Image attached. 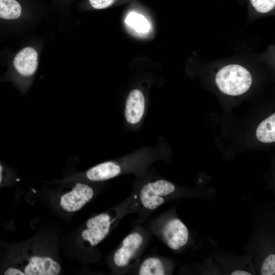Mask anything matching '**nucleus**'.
Returning a JSON list of instances; mask_svg holds the SVG:
<instances>
[{
    "label": "nucleus",
    "mask_w": 275,
    "mask_h": 275,
    "mask_svg": "<svg viewBox=\"0 0 275 275\" xmlns=\"http://www.w3.org/2000/svg\"><path fill=\"white\" fill-rule=\"evenodd\" d=\"M113 220L107 213L90 218L86 223V229L81 232L82 238L88 241L92 246L97 245L109 233Z\"/></svg>",
    "instance_id": "nucleus-3"
},
{
    "label": "nucleus",
    "mask_w": 275,
    "mask_h": 275,
    "mask_svg": "<svg viewBox=\"0 0 275 275\" xmlns=\"http://www.w3.org/2000/svg\"><path fill=\"white\" fill-rule=\"evenodd\" d=\"M163 237L167 245L174 250H177L187 242L188 230L184 223L178 218L168 221L162 229Z\"/></svg>",
    "instance_id": "nucleus-6"
},
{
    "label": "nucleus",
    "mask_w": 275,
    "mask_h": 275,
    "mask_svg": "<svg viewBox=\"0 0 275 275\" xmlns=\"http://www.w3.org/2000/svg\"><path fill=\"white\" fill-rule=\"evenodd\" d=\"M145 110V99L142 92L134 89L129 94L125 103L124 115L127 122L136 124L142 119Z\"/></svg>",
    "instance_id": "nucleus-7"
},
{
    "label": "nucleus",
    "mask_w": 275,
    "mask_h": 275,
    "mask_svg": "<svg viewBox=\"0 0 275 275\" xmlns=\"http://www.w3.org/2000/svg\"><path fill=\"white\" fill-rule=\"evenodd\" d=\"M121 172L120 166L114 161L99 163L88 170L86 173L87 179L92 181H102L114 178Z\"/></svg>",
    "instance_id": "nucleus-10"
},
{
    "label": "nucleus",
    "mask_w": 275,
    "mask_h": 275,
    "mask_svg": "<svg viewBox=\"0 0 275 275\" xmlns=\"http://www.w3.org/2000/svg\"><path fill=\"white\" fill-rule=\"evenodd\" d=\"M138 274L140 275H163L166 270L162 261L157 257H149L141 264Z\"/></svg>",
    "instance_id": "nucleus-12"
},
{
    "label": "nucleus",
    "mask_w": 275,
    "mask_h": 275,
    "mask_svg": "<svg viewBox=\"0 0 275 275\" xmlns=\"http://www.w3.org/2000/svg\"><path fill=\"white\" fill-rule=\"evenodd\" d=\"M3 168L2 165L0 163V184L3 180Z\"/></svg>",
    "instance_id": "nucleus-20"
},
{
    "label": "nucleus",
    "mask_w": 275,
    "mask_h": 275,
    "mask_svg": "<svg viewBox=\"0 0 275 275\" xmlns=\"http://www.w3.org/2000/svg\"><path fill=\"white\" fill-rule=\"evenodd\" d=\"M13 65L20 75L25 77L33 75L38 67L37 51L32 47L23 48L15 56Z\"/></svg>",
    "instance_id": "nucleus-8"
},
{
    "label": "nucleus",
    "mask_w": 275,
    "mask_h": 275,
    "mask_svg": "<svg viewBox=\"0 0 275 275\" xmlns=\"http://www.w3.org/2000/svg\"><path fill=\"white\" fill-rule=\"evenodd\" d=\"M262 275H272L275 274V255H268L264 260L261 268Z\"/></svg>",
    "instance_id": "nucleus-16"
},
{
    "label": "nucleus",
    "mask_w": 275,
    "mask_h": 275,
    "mask_svg": "<svg viewBox=\"0 0 275 275\" xmlns=\"http://www.w3.org/2000/svg\"><path fill=\"white\" fill-rule=\"evenodd\" d=\"M94 195V191L89 185L77 183L73 189L62 196L60 204L68 212H75L89 202Z\"/></svg>",
    "instance_id": "nucleus-5"
},
{
    "label": "nucleus",
    "mask_w": 275,
    "mask_h": 275,
    "mask_svg": "<svg viewBox=\"0 0 275 275\" xmlns=\"http://www.w3.org/2000/svg\"><path fill=\"white\" fill-rule=\"evenodd\" d=\"M116 0H89L91 5L95 9L106 8L113 4Z\"/></svg>",
    "instance_id": "nucleus-17"
},
{
    "label": "nucleus",
    "mask_w": 275,
    "mask_h": 275,
    "mask_svg": "<svg viewBox=\"0 0 275 275\" xmlns=\"http://www.w3.org/2000/svg\"><path fill=\"white\" fill-rule=\"evenodd\" d=\"M258 139L263 143H272L275 141V114L263 120L256 130Z\"/></svg>",
    "instance_id": "nucleus-11"
},
{
    "label": "nucleus",
    "mask_w": 275,
    "mask_h": 275,
    "mask_svg": "<svg viewBox=\"0 0 275 275\" xmlns=\"http://www.w3.org/2000/svg\"><path fill=\"white\" fill-rule=\"evenodd\" d=\"M253 7L259 13H265L273 10L275 0H250Z\"/></svg>",
    "instance_id": "nucleus-15"
},
{
    "label": "nucleus",
    "mask_w": 275,
    "mask_h": 275,
    "mask_svg": "<svg viewBox=\"0 0 275 275\" xmlns=\"http://www.w3.org/2000/svg\"><path fill=\"white\" fill-rule=\"evenodd\" d=\"M220 90L227 95L237 96L245 93L251 87L252 77L244 67L231 64L222 68L215 77Z\"/></svg>",
    "instance_id": "nucleus-1"
},
{
    "label": "nucleus",
    "mask_w": 275,
    "mask_h": 275,
    "mask_svg": "<svg viewBox=\"0 0 275 275\" xmlns=\"http://www.w3.org/2000/svg\"><path fill=\"white\" fill-rule=\"evenodd\" d=\"M21 14V7L16 0H0V18L15 19Z\"/></svg>",
    "instance_id": "nucleus-13"
},
{
    "label": "nucleus",
    "mask_w": 275,
    "mask_h": 275,
    "mask_svg": "<svg viewBox=\"0 0 275 275\" xmlns=\"http://www.w3.org/2000/svg\"><path fill=\"white\" fill-rule=\"evenodd\" d=\"M5 275H25L24 272L15 267L8 268L4 273Z\"/></svg>",
    "instance_id": "nucleus-18"
},
{
    "label": "nucleus",
    "mask_w": 275,
    "mask_h": 275,
    "mask_svg": "<svg viewBox=\"0 0 275 275\" xmlns=\"http://www.w3.org/2000/svg\"><path fill=\"white\" fill-rule=\"evenodd\" d=\"M143 243L144 237L140 233L134 232L128 235L113 255V260L115 266L119 268L128 266Z\"/></svg>",
    "instance_id": "nucleus-4"
},
{
    "label": "nucleus",
    "mask_w": 275,
    "mask_h": 275,
    "mask_svg": "<svg viewBox=\"0 0 275 275\" xmlns=\"http://www.w3.org/2000/svg\"><path fill=\"white\" fill-rule=\"evenodd\" d=\"M175 185L165 180H158L145 184L140 193L142 205L146 209L154 210L164 203V197L173 193Z\"/></svg>",
    "instance_id": "nucleus-2"
},
{
    "label": "nucleus",
    "mask_w": 275,
    "mask_h": 275,
    "mask_svg": "<svg viewBox=\"0 0 275 275\" xmlns=\"http://www.w3.org/2000/svg\"><path fill=\"white\" fill-rule=\"evenodd\" d=\"M126 23L140 32L145 33L149 29L147 20L142 15L135 13H130L126 19Z\"/></svg>",
    "instance_id": "nucleus-14"
},
{
    "label": "nucleus",
    "mask_w": 275,
    "mask_h": 275,
    "mask_svg": "<svg viewBox=\"0 0 275 275\" xmlns=\"http://www.w3.org/2000/svg\"><path fill=\"white\" fill-rule=\"evenodd\" d=\"M60 264L49 257L33 256L24 269L25 275H58Z\"/></svg>",
    "instance_id": "nucleus-9"
},
{
    "label": "nucleus",
    "mask_w": 275,
    "mask_h": 275,
    "mask_svg": "<svg viewBox=\"0 0 275 275\" xmlns=\"http://www.w3.org/2000/svg\"><path fill=\"white\" fill-rule=\"evenodd\" d=\"M232 275H250L251 273L242 270H236L231 272Z\"/></svg>",
    "instance_id": "nucleus-19"
}]
</instances>
